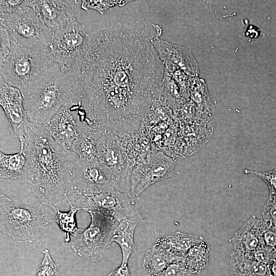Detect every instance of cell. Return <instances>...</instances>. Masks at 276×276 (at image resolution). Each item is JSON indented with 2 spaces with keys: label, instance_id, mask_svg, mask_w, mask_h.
I'll list each match as a JSON object with an SVG mask.
<instances>
[{
  "label": "cell",
  "instance_id": "1",
  "mask_svg": "<svg viewBox=\"0 0 276 276\" xmlns=\"http://www.w3.org/2000/svg\"><path fill=\"white\" fill-rule=\"evenodd\" d=\"M162 28L143 19L119 22L89 34L73 69L83 123L98 131L136 132L156 98L164 65L153 40Z\"/></svg>",
  "mask_w": 276,
  "mask_h": 276
},
{
  "label": "cell",
  "instance_id": "2",
  "mask_svg": "<svg viewBox=\"0 0 276 276\" xmlns=\"http://www.w3.org/2000/svg\"><path fill=\"white\" fill-rule=\"evenodd\" d=\"M20 149L26 158L22 181L42 204L55 211L66 200L78 156L56 143L44 126L31 122Z\"/></svg>",
  "mask_w": 276,
  "mask_h": 276
},
{
  "label": "cell",
  "instance_id": "3",
  "mask_svg": "<svg viewBox=\"0 0 276 276\" xmlns=\"http://www.w3.org/2000/svg\"><path fill=\"white\" fill-rule=\"evenodd\" d=\"M11 39L10 53L0 64V78L18 88L24 100L28 99L61 69L52 60L49 48H28Z\"/></svg>",
  "mask_w": 276,
  "mask_h": 276
},
{
  "label": "cell",
  "instance_id": "4",
  "mask_svg": "<svg viewBox=\"0 0 276 276\" xmlns=\"http://www.w3.org/2000/svg\"><path fill=\"white\" fill-rule=\"evenodd\" d=\"M79 95L74 70L60 71L25 100L24 106L31 123L44 126L62 107L76 103Z\"/></svg>",
  "mask_w": 276,
  "mask_h": 276
},
{
  "label": "cell",
  "instance_id": "5",
  "mask_svg": "<svg viewBox=\"0 0 276 276\" xmlns=\"http://www.w3.org/2000/svg\"><path fill=\"white\" fill-rule=\"evenodd\" d=\"M48 221L39 205L26 204L0 195V229L18 242L32 243L45 230Z\"/></svg>",
  "mask_w": 276,
  "mask_h": 276
},
{
  "label": "cell",
  "instance_id": "6",
  "mask_svg": "<svg viewBox=\"0 0 276 276\" xmlns=\"http://www.w3.org/2000/svg\"><path fill=\"white\" fill-rule=\"evenodd\" d=\"M66 199L78 210L99 212L113 217L119 222L125 219L136 220L140 223L143 220L137 199L127 193L117 191H82L70 186Z\"/></svg>",
  "mask_w": 276,
  "mask_h": 276
},
{
  "label": "cell",
  "instance_id": "7",
  "mask_svg": "<svg viewBox=\"0 0 276 276\" xmlns=\"http://www.w3.org/2000/svg\"><path fill=\"white\" fill-rule=\"evenodd\" d=\"M0 22L11 38L19 45L31 49L50 48L52 30L34 8L33 1L17 12L0 13Z\"/></svg>",
  "mask_w": 276,
  "mask_h": 276
},
{
  "label": "cell",
  "instance_id": "8",
  "mask_svg": "<svg viewBox=\"0 0 276 276\" xmlns=\"http://www.w3.org/2000/svg\"><path fill=\"white\" fill-rule=\"evenodd\" d=\"M89 34L74 17L64 26L52 30L50 56L62 72L76 66L85 52Z\"/></svg>",
  "mask_w": 276,
  "mask_h": 276
},
{
  "label": "cell",
  "instance_id": "9",
  "mask_svg": "<svg viewBox=\"0 0 276 276\" xmlns=\"http://www.w3.org/2000/svg\"><path fill=\"white\" fill-rule=\"evenodd\" d=\"M88 213L91 217L90 223L73 237L71 247L78 256L91 262H97L102 259L104 252L112 243L117 220L99 212Z\"/></svg>",
  "mask_w": 276,
  "mask_h": 276
},
{
  "label": "cell",
  "instance_id": "10",
  "mask_svg": "<svg viewBox=\"0 0 276 276\" xmlns=\"http://www.w3.org/2000/svg\"><path fill=\"white\" fill-rule=\"evenodd\" d=\"M96 158L101 165L113 173L125 192L130 194L132 167L123 145L121 134L104 131L97 141Z\"/></svg>",
  "mask_w": 276,
  "mask_h": 276
},
{
  "label": "cell",
  "instance_id": "11",
  "mask_svg": "<svg viewBox=\"0 0 276 276\" xmlns=\"http://www.w3.org/2000/svg\"><path fill=\"white\" fill-rule=\"evenodd\" d=\"M176 160L162 152L150 153L132 170L130 195L137 199L148 187L171 177Z\"/></svg>",
  "mask_w": 276,
  "mask_h": 276
},
{
  "label": "cell",
  "instance_id": "12",
  "mask_svg": "<svg viewBox=\"0 0 276 276\" xmlns=\"http://www.w3.org/2000/svg\"><path fill=\"white\" fill-rule=\"evenodd\" d=\"M70 186L82 191H117L125 193L113 173L101 165L97 159L79 158Z\"/></svg>",
  "mask_w": 276,
  "mask_h": 276
},
{
  "label": "cell",
  "instance_id": "13",
  "mask_svg": "<svg viewBox=\"0 0 276 276\" xmlns=\"http://www.w3.org/2000/svg\"><path fill=\"white\" fill-rule=\"evenodd\" d=\"M0 79V105L21 145L30 123L24 106V98L18 88Z\"/></svg>",
  "mask_w": 276,
  "mask_h": 276
},
{
  "label": "cell",
  "instance_id": "14",
  "mask_svg": "<svg viewBox=\"0 0 276 276\" xmlns=\"http://www.w3.org/2000/svg\"><path fill=\"white\" fill-rule=\"evenodd\" d=\"M153 44L164 64L165 73H171L181 70L192 77H198V65L188 49L159 38L155 39Z\"/></svg>",
  "mask_w": 276,
  "mask_h": 276
},
{
  "label": "cell",
  "instance_id": "15",
  "mask_svg": "<svg viewBox=\"0 0 276 276\" xmlns=\"http://www.w3.org/2000/svg\"><path fill=\"white\" fill-rule=\"evenodd\" d=\"M264 220L251 216L229 240L234 250L245 253H254L266 246L264 234L269 228Z\"/></svg>",
  "mask_w": 276,
  "mask_h": 276
},
{
  "label": "cell",
  "instance_id": "16",
  "mask_svg": "<svg viewBox=\"0 0 276 276\" xmlns=\"http://www.w3.org/2000/svg\"><path fill=\"white\" fill-rule=\"evenodd\" d=\"M44 127L56 143L68 149H71L73 143L80 135L78 125L70 105L62 107Z\"/></svg>",
  "mask_w": 276,
  "mask_h": 276
},
{
  "label": "cell",
  "instance_id": "17",
  "mask_svg": "<svg viewBox=\"0 0 276 276\" xmlns=\"http://www.w3.org/2000/svg\"><path fill=\"white\" fill-rule=\"evenodd\" d=\"M33 7L51 30L64 26L74 17L70 6L62 1H33Z\"/></svg>",
  "mask_w": 276,
  "mask_h": 276
},
{
  "label": "cell",
  "instance_id": "18",
  "mask_svg": "<svg viewBox=\"0 0 276 276\" xmlns=\"http://www.w3.org/2000/svg\"><path fill=\"white\" fill-rule=\"evenodd\" d=\"M229 264L235 276H268V265L258 261L252 253L234 250Z\"/></svg>",
  "mask_w": 276,
  "mask_h": 276
},
{
  "label": "cell",
  "instance_id": "19",
  "mask_svg": "<svg viewBox=\"0 0 276 276\" xmlns=\"http://www.w3.org/2000/svg\"><path fill=\"white\" fill-rule=\"evenodd\" d=\"M139 223H141L136 220H123L114 229L111 242L117 243L121 248L122 261L120 266L122 267L127 266L130 256L136 252L134 233Z\"/></svg>",
  "mask_w": 276,
  "mask_h": 276
},
{
  "label": "cell",
  "instance_id": "20",
  "mask_svg": "<svg viewBox=\"0 0 276 276\" xmlns=\"http://www.w3.org/2000/svg\"><path fill=\"white\" fill-rule=\"evenodd\" d=\"M182 260H184L183 256L175 254L154 244L146 251L143 266L151 275L160 272L173 263Z\"/></svg>",
  "mask_w": 276,
  "mask_h": 276
},
{
  "label": "cell",
  "instance_id": "21",
  "mask_svg": "<svg viewBox=\"0 0 276 276\" xmlns=\"http://www.w3.org/2000/svg\"><path fill=\"white\" fill-rule=\"evenodd\" d=\"M203 240L204 239L201 236L177 231L158 239L155 244L175 254H179L184 257L192 246Z\"/></svg>",
  "mask_w": 276,
  "mask_h": 276
},
{
  "label": "cell",
  "instance_id": "22",
  "mask_svg": "<svg viewBox=\"0 0 276 276\" xmlns=\"http://www.w3.org/2000/svg\"><path fill=\"white\" fill-rule=\"evenodd\" d=\"M26 164V158L22 149L17 153L9 154L1 151V178L22 180Z\"/></svg>",
  "mask_w": 276,
  "mask_h": 276
},
{
  "label": "cell",
  "instance_id": "23",
  "mask_svg": "<svg viewBox=\"0 0 276 276\" xmlns=\"http://www.w3.org/2000/svg\"><path fill=\"white\" fill-rule=\"evenodd\" d=\"M210 255V246L204 240L192 246L188 251L183 257L184 261L193 275L199 274L207 267Z\"/></svg>",
  "mask_w": 276,
  "mask_h": 276
},
{
  "label": "cell",
  "instance_id": "24",
  "mask_svg": "<svg viewBox=\"0 0 276 276\" xmlns=\"http://www.w3.org/2000/svg\"><path fill=\"white\" fill-rule=\"evenodd\" d=\"M190 97L191 101L200 111L212 117L213 104L203 79L198 77L194 79L190 88Z\"/></svg>",
  "mask_w": 276,
  "mask_h": 276
},
{
  "label": "cell",
  "instance_id": "25",
  "mask_svg": "<svg viewBox=\"0 0 276 276\" xmlns=\"http://www.w3.org/2000/svg\"><path fill=\"white\" fill-rule=\"evenodd\" d=\"M70 207L67 212H61L58 208L55 211V221L60 229L65 233L64 240L66 244L71 241V235L75 237L81 229L78 227L76 220V214L78 210L72 205Z\"/></svg>",
  "mask_w": 276,
  "mask_h": 276
},
{
  "label": "cell",
  "instance_id": "26",
  "mask_svg": "<svg viewBox=\"0 0 276 276\" xmlns=\"http://www.w3.org/2000/svg\"><path fill=\"white\" fill-rule=\"evenodd\" d=\"M98 139L89 135H80L73 143L71 150L85 160L96 159V153Z\"/></svg>",
  "mask_w": 276,
  "mask_h": 276
},
{
  "label": "cell",
  "instance_id": "27",
  "mask_svg": "<svg viewBox=\"0 0 276 276\" xmlns=\"http://www.w3.org/2000/svg\"><path fill=\"white\" fill-rule=\"evenodd\" d=\"M42 252L43 257L35 276H57L59 265L54 262L48 249H44Z\"/></svg>",
  "mask_w": 276,
  "mask_h": 276
},
{
  "label": "cell",
  "instance_id": "28",
  "mask_svg": "<svg viewBox=\"0 0 276 276\" xmlns=\"http://www.w3.org/2000/svg\"><path fill=\"white\" fill-rule=\"evenodd\" d=\"M262 215L263 220L269 225V229L276 231V196L269 195L263 206Z\"/></svg>",
  "mask_w": 276,
  "mask_h": 276
},
{
  "label": "cell",
  "instance_id": "29",
  "mask_svg": "<svg viewBox=\"0 0 276 276\" xmlns=\"http://www.w3.org/2000/svg\"><path fill=\"white\" fill-rule=\"evenodd\" d=\"M151 276H193L188 269L184 260L169 265L160 272Z\"/></svg>",
  "mask_w": 276,
  "mask_h": 276
},
{
  "label": "cell",
  "instance_id": "30",
  "mask_svg": "<svg viewBox=\"0 0 276 276\" xmlns=\"http://www.w3.org/2000/svg\"><path fill=\"white\" fill-rule=\"evenodd\" d=\"M244 172L246 174L256 175L261 178L268 188L269 195L276 196V169L264 172H257L246 169Z\"/></svg>",
  "mask_w": 276,
  "mask_h": 276
},
{
  "label": "cell",
  "instance_id": "31",
  "mask_svg": "<svg viewBox=\"0 0 276 276\" xmlns=\"http://www.w3.org/2000/svg\"><path fill=\"white\" fill-rule=\"evenodd\" d=\"M31 1H1L0 13H10L31 5Z\"/></svg>",
  "mask_w": 276,
  "mask_h": 276
},
{
  "label": "cell",
  "instance_id": "32",
  "mask_svg": "<svg viewBox=\"0 0 276 276\" xmlns=\"http://www.w3.org/2000/svg\"><path fill=\"white\" fill-rule=\"evenodd\" d=\"M0 63H2L9 55L11 46V39L8 30L3 26L0 27Z\"/></svg>",
  "mask_w": 276,
  "mask_h": 276
},
{
  "label": "cell",
  "instance_id": "33",
  "mask_svg": "<svg viewBox=\"0 0 276 276\" xmlns=\"http://www.w3.org/2000/svg\"><path fill=\"white\" fill-rule=\"evenodd\" d=\"M81 8L84 10L91 8L99 11L101 13L110 7H112L116 4L117 1H82Z\"/></svg>",
  "mask_w": 276,
  "mask_h": 276
},
{
  "label": "cell",
  "instance_id": "34",
  "mask_svg": "<svg viewBox=\"0 0 276 276\" xmlns=\"http://www.w3.org/2000/svg\"><path fill=\"white\" fill-rule=\"evenodd\" d=\"M108 276H132L127 266L122 267L120 266L108 274Z\"/></svg>",
  "mask_w": 276,
  "mask_h": 276
}]
</instances>
